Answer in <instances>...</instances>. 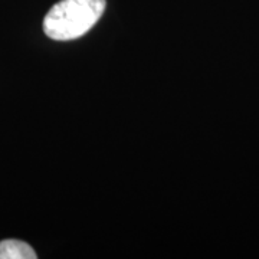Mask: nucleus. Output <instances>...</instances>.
Masks as SVG:
<instances>
[{"label": "nucleus", "instance_id": "2", "mask_svg": "<svg viewBox=\"0 0 259 259\" xmlns=\"http://www.w3.org/2000/svg\"><path fill=\"white\" fill-rule=\"evenodd\" d=\"M33 248L23 241L6 239L0 242V259H36Z\"/></svg>", "mask_w": 259, "mask_h": 259}, {"label": "nucleus", "instance_id": "1", "mask_svg": "<svg viewBox=\"0 0 259 259\" xmlns=\"http://www.w3.org/2000/svg\"><path fill=\"white\" fill-rule=\"evenodd\" d=\"M105 6V0H61L44 19V32L61 42L78 39L95 26Z\"/></svg>", "mask_w": 259, "mask_h": 259}]
</instances>
